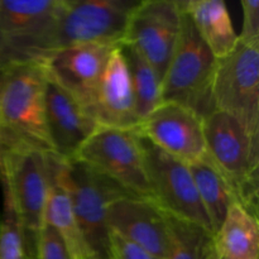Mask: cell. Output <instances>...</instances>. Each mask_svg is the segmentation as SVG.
<instances>
[{
    "instance_id": "cell-1",
    "label": "cell",
    "mask_w": 259,
    "mask_h": 259,
    "mask_svg": "<svg viewBox=\"0 0 259 259\" xmlns=\"http://www.w3.org/2000/svg\"><path fill=\"white\" fill-rule=\"evenodd\" d=\"M141 0H60L48 17L0 48V72L42 62L53 52L78 45L119 46Z\"/></svg>"
},
{
    "instance_id": "cell-2",
    "label": "cell",
    "mask_w": 259,
    "mask_h": 259,
    "mask_svg": "<svg viewBox=\"0 0 259 259\" xmlns=\"http://www.w3.org/2000/svg\"><path fill=\"white\" fill-rule=\"evenodd\" d=\"M4 158V199L12 205L23 233L27 254L33 255L43 227V211L52 182L53 152L19 141L7 139Z\"/></svg>"
},
{
    "instance_id": "cell-3",
    "label": "cell",
    "mask_w": 259,
    "mask_h": 259,
    "mask_svg": "<svg viewBox=\"0 0 259 259\" xmlns=\"http://www.w3.org/2000/svg\"><path fill=\"white\" fill-rule=\"evenodd\" d=\"M53 175L70 197L91 257L110 259L108 207L115 200L134 195L110 177L76 158L62 159L55 154Z\"/></svg>"
},
{
    "instance_id": "cell-4",
    "label": "cell",
    "mask_w": 259,
    "mask_h": 259,
    "mask_svg": "<svg viewBox=\"0 0 259 259\" xmlns=\"http://www.w3.org/2000/svg\"><path fill=\"white\" fill-rule=\"evenodd\" d=\"M206 157L234 192L235 201L258 218L259 138L220 110L202 119Z\"/></svg>"
},
{
    "instance_id": "cell-5",
    "label": "cell",
    "mask_w": 259,
    "mask_h": 259,
    "mask_svg": "<svg viewBox=\"0 0 259 259\" xmlns=\"http://www.w3.org/2000/svg\"><path fill=\"white\" fill-rule=\"evenodd\" d=\"M217 65L215 56L182 12L176 46L162 80V103L179 104L204 119L215 110L212 85Z\"/></svg>"
},
{
    "instance_id": "cell-6",
    "label": "cell",
    "mask_w": 259,
    "mask_h": 259,
    "mask_svg": "<svg viewBox=\"0 0 259 259\" xmlns=\"http://www.w3.org/2000/svg\"><path fill=\"white\" fill-rule=\"evenodd\" d=\"M45 85L42 62L0 72V129L5 141L19 139L55 153L46 124Z\"/></svg>"
},
{
    "instance_id": "cell-7",
    "label": "cell",
    "mask_w": 259,
    "mask_h": 259,
    "mask_svg": "<svg viewBox=\"0 0 259 259\" xmlns=\"http://www.w3.org/2000/svg\"><path fill=\"white\" fill-rule=\"evenodd\" d=\"M212 104L259 138V47L238 40L227 57L218 60Z\"/></svg>"
},
{
    "instance_id": "cell-8",
    "label": "cell",
    "mask_w": 259,
    "mask_h": 259,
    "mask_svg": "<svg viewBox=\"0 0 259 259\" xmlns=\"http://www.w3.org/2000/svg\"><path fill=\"white\" fill-rule=\"evenodd\" d=\"M73 158L106 175L134 196L153 200L136 131L99 126Z\"/></svg>"
},
{
    "instance_id": "cell-9",
    "label": "cell",
    "mask_w": 259,
    "mask_h": 259,
    "mask_svg": "<svg viewBox=\"0 0 259 259\" xmlns=\"http://www.w3.org/2000/svg\"><path fill=\"white\" fill-rule=\"evenodd\" d=\"M141 143L154 201L168 214L211 230L189 164L169 156L142 137Z\"/></svg>"
},
{
    "instance_id": "cell-10",
    "label": "cell",
    "mask_w": 259,
    "mask_h": 259,
    "mask_svg": "<svg viewBox=\"0 0 259 259\" xmlns=\"http://www.w3.org/2000/svg\"><path fill=\"white\" fill-rule=\"evenodd\" d=\"M181 14L179 0H141L129 18L121 45L133 47L161 80L176 46Z\"/></svg>"
},
{
    "instance_id": "cell-11",
    "label": "cell",
    "mask_w": 259,
    "mask_h": 259,
    "mask_svg": "<svg viewBox=\"0 0 259 259\" xmlns=\"http://www.w3.org/2000/svg\"><path fill=\"white\" fill-rule=\"evenodd\" d=\"M109 232L120 235L156 259H167L174 249L169 214L154 200L125 196L108 207Z\"/></svg>"
},
{
    "instance_id": "cell-12",
    "label": "cell",
    "mask_w": 259,
    "mask_h": 259,
    "mask_svg": "<svg viewBox=\"0 0 259 259\" xmlns=\"http://www.w3.org/2000/svg\"><path fill=\"white\" fill-rule=\"evenodd\" d=\"M136 132L186 164L206 156L202 118L179 104L162 103L141 121Z\"/></svg>"
},
{
    "instance_id": "cell-13",
    "label": "cell",
    "mask_w": 259,
    "mask_h": 259,
    "mask_svg": "<svg viewBox=\"0 0 259 259\" xmlns=\"http://www.w3.org/2000/svg\"><path fill=\"white\" fill-rule=\"evenodd\" d=\"M114 47L94 43L71 46L53 52L42 63L46 72L91 114L96 89Z\"/></svg>"
},
{
    "instance_id": "cell-14",
    "label": "cell",
    "mask_w": 259,
    "mask_h": 259,
    "mask_svg": "<svg viewBox=\"0 0 259 259\" xmlns=\"http://www.w3.org/2000/svg\"><path fill=\"white\" fill-rule=\"evenodd\" d=\"M45 109L52 148L62 159L73 158L81 146L100 126L93 115L47 72Z\"/></svg>"
},
{
    "instance_id": "cell-15",
    "label": "cell",
    "mask_w": 259,
    "mask_h": 259,
    "mask_svg": "<svg viewBox=\"0 0 259 259\" xmlns=\"http://www.w3.org/2000/svg\"><path fill=\"white\" fill-rule=\"evenodd\" d=\"M91 114L99 125L108 128L136 131L141 123L121 45L114 47L109 56L96 89Z\"/></svg>"
},
{
    "instance_id": "cell-16",
    "label": "cell",
    "mask_w": 259,
    "mask_h": 259,
    "mask_svg": "<svg viewBox=\"0 0 259 259\" xmlns=\"http://www.w3.org/2000/svg\"><path fill=\"white\" fill-rule=\"evenodd\" d=\"M179 3L217 60L227 57L234 50L238 34L223 0H179Z\"/></svg>"
},
{
    "instance_id": "cell-17",
    "label": "cell",
    "mask_w": 259,
    "mask_h": 259,
    "mask_svg": "<svg viewBox=\"0 0 259 259\" xmlns=\"http://www.w3.org/2000/svg\"><path fill=\"white\" fill-rule=\"evenodd\" d=\"M220 257L229 259H258L259 223L238 202L228 210L222 227L214 234Z\"/></svg>"
},
{
    "instance_id": "cell-18",
    "label": "cell",
    "mask_w": 259,
    "mask_h": 259,
    "mask_svg": "<svg viewBox=\"0 0 259 259\" xmlns=\"http://www.w3.org/2000/svg\"><path fill=\"white\" fill-rule=\"evenodd\" d=\"M189 168L202 206L210 220L211 230L215 234L222 227L229 207L237 202L234 192L206 156L190 163Z\"/></svg>"
},
{
    "instance_id": "cell-19",
    "label": "cell",
    "mask_w": 259,
    "mask_h": 259,
    "mask_svg": "<svg viewBox=\"0 0 259 259\" xmlns=\"http://www.w3.org/2000/svg\"><path fill=\"white\" fill-rule=\"evenodd\" d=\"M43 225L52 228L56 233L60 234L75 259L91 257L80 228H78L70 197L53 175V158L52 182H51L45 211H43Z\"/></svg>"
},
{
    "instance_id": "cell-20",
    "label": "cell",
    "mask_w": 259,
    "mask_h": 259,
    "mask_svg": "<svg viewBox=\"0 0 259 259\" xmlns=\"http://www.w3.org/2000/svg\"><path fill=\"white\" fill-rule=\"evenodd\" d=\"M58 3L60 0H0V48L42 22Z\"/></svg>"
},
{
    "instance_id": "cell-21",
    "label": "cell",
    "mask_w": 259,
    "mask_h": 259,
    "mask_svg": "<svg viewBox=\"0 0 259 259\" xmlns=\"http://www.w3.org/2000/svg\"><path fill=\"white\" fill-rule=\"evenodd\" d=\"M121 48L131 73L137 114L142 121L162 104V80L133 47L121 45Z\"/></svg>"
},
{
    "instance_id": "cell-22",
    "label": "cell",
    "mask_w": 259,
    "mask_h": 259,
    "mask_svg": "<svg viewBox=\"0 0 259 259\" xmlns=\"http://www.w3.org/2000/svg\"><path fill=\"white\" fill-rule=\"evenodd\" d=\"M174 249L167 259H219L211 230L169 214Z\"/></svg>"
},
{
    "instance_id": "cell-23",
    "label": "cell",
    "mask_w": 259,
    "mask_h": 259,
    "mask_svg": "<svg viewBox=\"0 0 259 259\" xmlns=\"http://www.w3.org/2000/svg\"><path fill=\"white\" fill-rule=\"evenodd\" d=\"M23 233L12 205L4 199V215H0V259H22Z\"/></svg>"
},
{
    "instance_id": "cell-24",
    "label": "cell",
    "mask_w": 259,
    "mask_h": 259,
    "mask_svg": "<svg viewBox=\"0 0 259 259\" xmlns=\"http://www.w3.org/2000/svg\"><path fill=\"white\" fill-rule=\"evenodd\" d=\"M28 255V254H27ZM32 259H75L66 243L52 228L43 225L35 240Z\"/></svg>"
},
{
    "instance_id": "cell-25",
    "label": "cell",
    "mask_w": 259,
    "mask_h": 259,
    "mask_svg": "<svg viewBox=\"0 0 259 259\" xmlns=\"http://www.w3.org/2000/svg\"><path fill=\"white\" fill-rule=\"evenodd\" d=\"M243 27L238 40L245 45L259 47V2L258 0H242Z\"/></svg>"
},
{
    "instance_id": "cell-26",
    "label": "cell",
    "mask_w": 259,
    "mask_h": 259,
    "mask_svg": "<svg viewBox=\"0 0 259 259\" xmlns=\"http://www.w3.org/2000/svg\"><path fill=\"white\" fill-rule=\"evenodd\" d=\"M110 259H156L142 248L110 232Z\"/></svg>"
},
{
    "instance_id": "cell-27",
    "label": "cell",
    "mask_w": 259,
    "mask_h": 259,
    "mask_svg": "<svg viewBox=\"0 0 259 259\" xmlns=\"http://www.w3.org/2000/svg\"><path fill=\"white\" fill-rule=\"evenodd\" d=\"M5 149H7V143L3 136V132L0 129V182H2L3 176H4V158H5Z\"/></svg>"
},
{
    "instance_id": "cell-28",
    "label": "cell",
    "mask_w": 259,
    "mask_h": 259,
    "mask_svg": "<svg viewBox=\"0 0 259 259\" xmlns=\"http://www.w3.org/2000/svg\"><path fill=\"white\" fill-rule=\"evenodd\" d=\"M22 259H32V258H30L29 255L25 254V252H24V254H23V258H22Z\"/></svg>"
},
{
    "instance_id": "cell-29",
    "label": "cell",
    "mask_w": 259,
    "mask_h": 259,
    "mask_svg": "<svg viewBox=\"0 0 259 259\" xmlns=\"http://www.w3.org/2000/svg\"><path fill=\"white\" fill-rule=\"evenodd\" d=\"M78 259H96V258H94V257H82V258H78Z\"/></svg>"
},
{
    "instance_id": "cell-30",
    "label": "cell",
    "mask_w": 259,
    "mask_h": 259,
    "mask_svg": "<svg viewBox=\"0 0 259 259\" xmlns=\"http://www.w3.org/2000/svg\"><path fill=\"white\" fill-rule=\"evenodd\" d=\"M219 259H229V258H225V257H220V255H219Z\"/></svg>"
}]
</instances>
